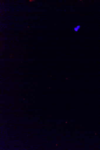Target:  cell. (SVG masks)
Returning a JSON list of instances; mask_svg holds the SVG:
<instances>
[{
	"instance_id": "cell-1",
	"label": "cell",
	"mask_w": 100,
	"mask_h": 150,
	"mask_svg": "<svg viewBox=\"0 0 100 150\" xmlns=\"http://www.w3.org/2000/svg\"><path fill=\"white\" fill-rule=\"evenodd\" d=\"M78 30H79V29H78L77 28V27H76V28H74V30H75V31H76V32Z\"/></svg>"
},
{
	"instance_id": "cell-2",
	"label": "cell",
	"mask_w": 100,
	"mask_h": 150,
	"mask_svg": "<svg viewBox=\"0 0 100 150\" xmlns=\"http://www.w3.org/2000/svg\"><path fill=\"white\" fill-rule=\"evenodd\" d=\"M80 26L79 25V26H77V28L78 29H79L80 28Z\"/></svg>"
}]
</instances>
